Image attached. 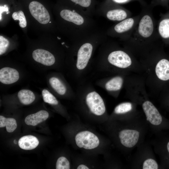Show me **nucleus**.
<instances>
[{"label": "nucleus", "mask_w": 169, "mask_h": 169, "mask_svg": "<svg viewBox=\"0 0 169 169\" xmlns=\"http://www.w3.org/2000/svg\"><path fill=\"white\" fill-rule=\"evenodd\" d=\"M124 80L122 74H118L113 76L98 79L95 81V84L110 95L116 97L123 87Z\"/></svg>", "instance_id": "6e6552de"}, {"label": "nucleus", "mask_w": 169, "mask_h": 169, "mask_svg": "<svg viewBox=\"0 0 169 169\" xmlns=\"http://www.w3.org/2000/svg\"><path fill=\"white\" fill-rule=\"evenodd\" d=\"M19 78V73L15 69L5 67L0 69V82L3 84H12L17 81Z\"/></svg>", "instance_id": "dca6fc26"}, {"label": "nucleus", "mask_w": 169, "mask_h": 169, "mask_svg": "<svg viewBox=\"0 0 169 169\" xmlns=\"http://www.w3.org/2000/svg\"><path fill=\"white\" fill-rule=\"evenodd\" d=\"M78 120L76 119L73 136L74 144L76 149L91 156L107 154L111 141L93 127Z\"/></svg>", "instance_id": "7ed1b4c3"}, {"label": "nucleus", "mask_w": 169, "mask_h": 169, "mask_svg": "<svg viewBox=\"0 0 169 169\" xmlns=\"http://www.w3.org/2000/svg\"><path fill=\"white\" fill-rule=\"evenodd\" d=\"M130 11H128L124 9L116 8L108 11L106 14V16L110 20L120 21L129 18L128 16L130 15Z\"/></svg>", "instance_id": "aec40b11"}, {"label": "nucleus", "mask_w": 169, "mask_h": 169, "mask_svg": "<svg viewBox=\"0 0 169 169\" xmlns=\"http://www.w3.org/2000/svg\"><path fill=\"white\" fill-rule=\"evenodd\" d=\"M162 133L156 134L157 137L151 143L160 158V168L169 169V136Z\"/></svg>", "instance_id": "0eeeda50"}, {"label": "nucleus", "mask_w": 169, "mask_h": 169, "mask_svg": "<svg viewBox=\"0 0 169 169\" xmlns=\"http://www.w3.org/2000/svg\"><path fill=\"white\" fill-rule=\"evenodd\" d=\"M71 2L82 7L87 8L91 4L92 0H70Z\"/></svg>", "instance_id": "cd10ccee"}, {"label": "nucleus", "mask_w": 169, "mask_h": 169, "mask_svg": "<svg viewBox=\"0 0 169 169\" xmlns=\"http://www.w3.org/2000/svg\"><path fill=\"white\" fill-rule=\"evenodd\" d=\"M6 127L7 131L9 133L13 132L17 127L16 120L13 118H6L0 115V127Z\"/></svg>", "instance_id": "4be33fe9"}, {"label": "nucleus", "mask_w": 169, "mask_h": 169, "mask_svg": "<svg viewBox=\"0 0 169 169\" xmlns=\"http://www.w3.org/2000/svg\"><path fill=\"white\" fill-rule=\"evenodd\" d=\"M162 103L164 107L169 111V94L163 99Z\"/></svg>", "instance_id": "7c9ffc66"}, {"label": "nucleus", "mask_w": 169, "mask_h": 169, "mask_svg": "<svg viewBox=\"0 0 169 169\" xmlns=\"http://www.w3.org/2000/svg\"><path fill=\"white\" fill-rule=\"evenodd\" d=\"M77 158L76 160V168L77 169H89L94 168L97 167L96 163H93V160L92 161L88 157L87 158L85 157H81Z\"/></svg>", "instance_id": "5701e85b"}, {"label": "nucleus", "mask_w": 169, "mask_h": 169, "mask_svg": "<svg viewBox=\"0 0 169 169\" xmlns=\"http://www.w3.org/2000/svg\"><path fill=\"white\" fill-rule=\"evenodd\" d=\"M156 75L161 81H169V57L165 54H161L155 66Z\"/></svg>", "instance_id": "9d476101"}, {"label": "nucleus", "mask_w": 169, "mask_h": 169, "mask_svg": "<svg viewBox=\"0 0 169 169\" xmlns=\"http://www.w3.org/2000/svg\"><path fill=\"white\" fill-rule=\"evenodd\" d=\"M18 96L21 103L25 105L31 104L35 98V95L32 91L26 89L20 90L18 93Z\"/></svg>", "instance_id": "412c9836"}, {"label": "nucleus", "mask_w": 169, "mask_h": 169, "mask_svg": "<svg viewBox=\"0 0 169 169\" xmlns=\"http://www.w3.org/2000/svg\"><path fill=\"white\" fill-rule=\"evenodd\" d=\"M39 143L38 140L36 137L30 135L21 137L18 142L20 147L25 150H33L36 147Z\"/></svg>", "instance_id": "a211bd4d"}, {"label": "nucleus", "mask_w": 169, "mask_h": 169, "mask_svg": "<svg viewBox=\"0 0 169 169\" xmlns=\"http://www.w3.org/2000/svg\"><path fill=\"white\" fill-rule=\"evenodd\" d=\"M12 17L15 20H18L19 25L22 28H24L27 26V21L24 13L22 11L14 12L12 15Z\"/></svg>", "instance_id": "393cba45"}, {"label": "nucleus", "mask_w": 169, "mask_h": 169, "mask_svg": "<svg viewBox=\"0 0 169 169\" xmlns=\"http://www.w3.org/2000/svg\"><path fill=\"white\" fill-rule=\"evenodd\" d=\"M75 92L76 110L87 121L102 124L109 119L105 101L91 83L78 84Z\"/></svg>", "instance_id": "f03ea898"}, {"label": "nucleus", "mask_w": 169, "mask_h": 169, "mask_svg": "<svg viewBox=\"0 0 169 169\" xmlns=\"http://www.w3.org/2000/svg\"><path fill=\"white\" fill-rule=\"evenodd\" d=\"M4 11L8 12V8L6 7L0 6V16L3 12Z\"/></svg>", "instance_id": "2f4dec72"}, {"label": "nucleus", "mask_w": 169, "mask_h": 169, "mask_svg": "<svg viewBox=\"0 0 169 169\" xmlns=\"http://www.w3.org/2000/svg\"><path fill=\"white\" fill-rule=\"evenodd\" d=\"M112 1L117 4H125L131 2L137 1L139 2L141 4L145 6L146 4L143 0H111Z\"/></svg>", "instance_id": "c756f323"}, {"label": "nucleus", "mask_w": 169, "mask_h": 169, "mask_svg": "<svg viewBox=\"0 0 169 169\" xmlns=\"http://www.w3.org/2000/svg\"><path fill=\"white\" fill-rule=\"evenodd\" d=\"M32 56L35 61L46 66L52 65L55 62L54 55L44 49L35 50L32 53Z\"/></svg>", "instance_id": "4468645a"}, {"label": "nucleus", "mask_w": 169, "mask_h": 169, "mask_svg": "<svg viewBox=\"0 0 169 169\" xmlns=\"http://www.w3.org/2000/svg\"><path fill=\"white\" fill-rule=\"evenodd\" d=\"M141 105L149 126L155 133L169 130V120L161 114L151 101L145 100Z\"/></svg>", "instance_id": "39448f33"}, {"label": "nucleus", "mask_w": 169, "mask_h": 169, "mask_svg": "<svg viewBox=\"0 0 169 169\" xmlns=\"http://www.w3.org/2000/svg\"><path fill=\"white\" fill-rule=\"evenodd\" d=\"M133 105L130 102H124L117 105L114 108L108 120L119 119L131 115Z\"/></svg>", "instance_id": "ddd939ff"}, {"label": "nucleus", "mask_w": 169, "mask_h": 169, "mask_svg": "<svg viewBox=\"0 0 169 169\" xmlns=\"http://www.w3.org/2000/svg\"><path fill=\"white\" fill-rule=\"evenodd\" d=\"M58 76H53L49 79L51 87L59 95L64 96L68 95L75 100V92L68 86L63 79Z\"/></svg>", "instance_id": "9b49d317"}, {"label": "nucleus", "mask_w": 169, "mask_h": 169, "mask_svg": "<svg viewBox=\"0 0 169 169\" xmlns=\"http://www.w3.org/2000/svg\"><path fill=\"white\" fill-rule=\"evenodd\" d=\"M156 30L160 40L169 45V12L162 15L157 23Z\"/></svg>", "instance_id": "f8f14e48"}, {"label": "nucleus", "mask_w": 169, "mask_h": 169, "mask_svg": "<svg viewBox=\"0 0 169 169\" xmlns=\"http://www.w3.org/2000/svg\"><path fill=\"white\" fill-rule=\"evenodd\" d=\"M151 11L146 8L140 15L137 23L127 39L130 46L144 47L160 40L156 30L157 23Z\"/></svg>", "instance_id": "20e7f679"}, {"label": "nucleus", "mask_w": 169, "mask_h": 169, "mask_svg": "<svg viewBox=\"0 0 169 169\" xmlns=\"http://www.w3.org/2000/svg\"><path fill=\"white\" fill-rule=\"evenodd\" d=\"M9 45L8 40L2 36H0V55L4 54Z\"/></svg>", "instance_id": "bb28decb"}, {"label": "nucleus", "mask_w": 169, "mask_h": 169, "mask_svg": "<svg viewBox=\"0 0 169 169\" xmlns=\"http://www.w3.org/2000/svg\"><path fill=\"white\" fill-rule=\"evenodd\" d=\"M60 16L64 20L71 22L76 25H80L84 22L82 16L68 9L62 10L60 13Z\"/></svg>", "instance_id": "6ab92c4d"}, {"label": "nucleus", "mask_w": 169, "mask_h": 169, "mask_svg": "<svg viewBox=\"0 0 169 169\" xmlns=\"http://www.w3.org/2000/svg\"><path fill=\"white\" fill-rule=\"evenodd\" d=\"M42 94L43 100L44 102L53 105H59L58 101L56 97L48 90L46 89L43 90L42 91Z\"/></svg>", "instance_id": "b1692460"}, {"label": "nucleus", "mask_w": 169, "mask_h": 169, "mask_svg": "<svg viewBox=\"0 0 169 169\" xmlns=\"http://www.w3.org/2000/svg\"><path fill=\"white\" fill-rule=\"evenodd\" d=\"M102 124L110 141L124 154L129 153L144 142L149 126L146 120L133 115L108 120Z\"/></svg>", "instance_id": "f257e3e1"}, {"label": "nucleus", "mask_w": 169, "mask_h": 169, "mask_svg": "<svg viewBox=\"0 0 169 169\" xmlns=\"http://www.w3.org/2000/svg\"><path fill=\"white\" fill-rule=\"evenodd\" d=\"M48 112L42 110L28 115L25 119V123L28 125L35 126L46 120L49 117Z\"/></svg>", "instance_id": "f3484780"}, {"label": "nucleus", "mask_w": 169, "mask_h": 169, "mask_svg": "<svg viewBox=\"0 0 169 169\" xmlns=\"http://www.w3.org/2000/svg\"><path fill=\"white\" fill-rule=\"evenodd\" d=\"M28 7L32 15L40 23L46 24L49 22L50 20L49 13L41 3L33 1L29 3Z\"/></svg>", "instance_id": "1a4fd4ad"}, {"label": "nucleus", "mask_w": 169, "mask_h": 169, "mask_svg": "<svg viewBox=\"0 0 169 169\" xmlns=\"http://www.w3.org/2000/svg\"><path fill=\"white\" fill-rule=\"evenodd\" d=\"M151 4L153 6L160 5L168 8L169 7V0H152Z\"/></svg>", "instance_id": "c85d7f7f"}, {"label": "nucleus", "mask_w": 169, "mask_h": 169, "mask_svg": "<svg viewBox=\"0 0 169 169\" xmlns=\"http://www.w3.org/2000/svg\"><path fill=\"white\" fill-rule=\"evenodd\" d=\"M138 147V151L132 162V167L142 169H157L160 168L148 145L143 142Z\"/></svg>", "instance_id": "423d86ee"}, {"label": "nucleus", "mask_w": 169, "mask_h": 169, "mask_svg": "<svg viewBox=\"0 0 169 169\" xmlns=\"http://www.w3.org/2000/svg\"><path fill=\"white\" fill-rule=\"evenodd\" d=\"M70 163L69 160L65 157H59L57 160L56 164V169H69Z\"/></svg>", "instance_id": "a878e982"}, {"label": "nucleus", "mask_w": 169, "mask_h": 169, "mask_svg": "<svg viewBox=\"0 0 169 169\" xmlns=\"http://www.w3.org/2000/svg\"><path fill=\"white\" fill-rule=\"evenodd\" d=\"M140 17V15L130 17L122 20L115 26V31L119 33L128 32L129 35L137 23Z\"/></svg>", "instance_id": "2eb2a0df"}]
</instances>
